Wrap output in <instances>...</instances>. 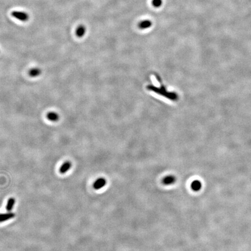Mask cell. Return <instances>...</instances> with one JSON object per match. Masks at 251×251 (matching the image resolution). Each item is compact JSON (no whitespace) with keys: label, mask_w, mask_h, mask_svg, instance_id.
Listing matches in <instances>:
<instances>
[{"label":"cell","mask_w":251,"mask_h":251,"mask_svg":"<svg viewBox=\"0 0 251 251\" xmlns=\"http://www.w3.org/2000/svg\"><path fill=\"white\" fill-rule=\"evenodd\" d=\"M15 217V213L11 212H8L5 213H0V223L4 222L7 220L12 219Z\"/></svg>","instance_id":"cell-3"},{"label":"cell","mask_w":251,"mask_h":251,"mask_svg":"<svg viewBox=\"0 0 251 251\" xmlns=\"http://www.w3.org/2000/svg\"><path fill=\"white\" fill-rule=\"evenodd\" d=\"M11 15L14 18L17 19L21 21H22V22H26L29 19V15L25 12L13 11L11 13Z\"/></svg>","instance_id":"cell-2"},{"label":"cell","mask_w":251,"mask_h":251,"mask_svg":"<svg viewBox=\"0 0 251 251\" xmlns=\"http://www.w3.org/2000/svg\"><path fill=\"white\" fill-rule=\"evenodd\" d=\"M107 184V181L104 178H99L95 180L93 184V187L95 189H99L103 188Z\"/></svg>","instance_id":"cell-4"},{"label":"cell","mask_w":251,"mask_h":251,"mask_svg":"<svg viewBox=\"0 0 251 251\" xmlns=\"http://www.w3.org/2000/svg\"><path fill=\"white\" fill-rule=\"evenodd\" d=\"M15 203V199L14 198H10L8 200V202L6 206V209L8 212H11L13 209L14 205Z\"/></svg>","instance_id":"cell-10"},{"label":"cell","mask_w":251,"mask_h":251,"mask_svg":"<svg viewBox=\"0 0 251 251\" xmlns=\"http://www.w3.org/2000/svg\"><path fill=\"white\" fill-rule=\"evenodd\" d=\"M202 188V183L199 180L194 181L191 184V188L194 191H198Z\"/></svg>","instance_id":"cell-11"},{"label":"cell","mask_w":251,"mask_h":251,"mask_svg":"<svg viewBox=\"0 0 251 251\" xmlns=\"http://www.w3.org/2000/svg\"><path fill=\"white\" fill-rule=\"evenodd\" d=\"M152 26V22L149 20L143 21L139 24V27L141 29H146Z\"/></svg>","instance_id":"cell-8"},{"label":"cell","mask_w":251,"mask_h":251,"mask_svg":"<svg viewBox=\"0 0 251 251\" xmlns=\"http://www.w3.org/2000/svg\"><path fill=\"white\" fill-rule=\"evenodd\" d=\"M85 31H86V29H85V26L83 25H80L77 29L76 31V36L79 38H81L85 35Z\"/></svg>","instance_id":"cell-9"},{"label":"cell","mask_w":251,"mask_h":251,"mask_svg":"<svg viewBox=\"0 0 251 251\" xmlns=\"http://www.w3.org/2000/svg\"><path fill=\"white\" fill-rule=\"evenodd\" d=\"M152 4L155 8L160 7L162 4V0H153Z\"/></svg>","instance_id":"cell-13"},{"label":"cell","mask_w":251,"mask_h":251,"mask_svg":"<svg viewBox=\"0 0 251 251\" xmlns=\"http://www.w3.org/2000/svg\"><path fill=\"white\" fill-rule=\"evenodd\" d=\"M176 181V178L174 176L172 175H169L166 176L163 179V183L166 185H170L171 184H173Z\"/></svg>","instance_id":"cell-6"},{"label":"cell","mask_w":251,"mask_h":251,"mask_svg":"<svg viewBox=\"0 0 251 251\" xmlns=\"http://www.w3.org/2000/svg\"><path fill=\"white\" fill-rule=\"evenodd\" d=\"M72 167V163L70 161H66L64 162L62 165L60 167L59 173L61 174H65L67 173L68 171L71 169Z\"/></svg>","instance_id":"cell-5"},{"label":"cell","mask_w":251,"mask_h":251,"mask_svg":"<svg viewBox=\"0 0 251 251\" xmlns=\"http://www.w3.org/2000/svg\"><path fill=\"white\" fill-rule=\"evenodd\" d=\"M41 73V71L40 68L34 67L30 69L29 71V75L33 77L39 76Z\"/></svg>","instance_id":"cell-12"},{"label":"cell","mask_w":251,"mask_h":251,"mask_svg":"<svg viewBox=\"0 0 251 251\" xmlns=\"http://www.w3.org/2000/svg\"><path fill=\"white\" fill-rule=\"evenodd\" d=\"M47 119L50 121H53V122H55V121H58L59 119V116L58 114L56 112H49L47 115Z\"/></svg>","instance_id":"cell-7"},{"label":"cell","mask_w":251,"mask_h":251,"mask_svg":"<svg viewBox=\"0 0 251 251\" xmlns=\"http://www.w3.org/2000/svg\"><path fill=\"white\" fill-rule=\"evenodd\" d=\"M147 89L148 90L157 93V94L161 95L162 96L166 97V98L169 99L171 101H177L179 98L177 94H176V93L168 91L166 90L165 87L162 84L160 87H157L152 85H148Z\"/></svg>","instance_id":"cell-1"}]
</instances>
